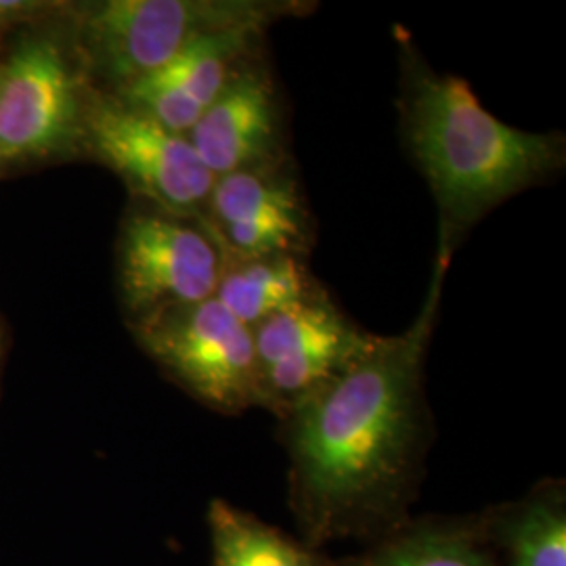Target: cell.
Returning a JSON list of instances; mask_svg holds the SVG:
<instances>
[{
    "mask_svg": "<svg viewBox=\"0 0 566 566\" xmlns=\"http://www.w3.org/2000/svg\"><path fill=\"white\" fill-rule=\"evenodd\" d=\"M122 306L130 325L217 294L224 256L200 219L139 202L124 217L116 245Z\"/></svg>",
    "mask_w": 566,
    "mask_h": 566,
    "instance_id": "6",
    "label": "cell"
},
{
    "mask_svg": "<svg viewBox=\"0 0 566 566\" xmlns=\"http://www.w3.org/2000/svg\"><path fill=\"white\" fill-rule=\"evenodd\" d=\"M206 521L212 566H344L221 497L210 502Z\"/></svg>",
    "mask_w": 566,
    "mask_h": 566,
    "instance_id": "15",
    "label": "cell"
},
{
    "mask_svg": "<svg viewBox=\"0 0 566 566\" xmlns=\"http://www.w3.org/2000/svg\"><path fill=\"white\" fill-rule=\"evenodd\" d=\"M449 263L437 250L413 324L395 336L374 334L353 364L277 420L287 506L306 546L374 544L411 521L434 439L426 357Z\"/></svg>",
    "mask_w": 566,
    "mask_h": 566,
    "instance_id": "1",
    "label": "cell"
},
{
    "mask_svg": "<svg viewBox=\"0 0 566 566\" xmlns=\"http://www.w3.org/2000/svg\"><path fill=\"white\" fill-rule=\"evenodd\" d=\"M266 30L235 28L189 42L160 70L109 93L164 128L187 135L243 65L264 53Z\"/></svg>",
    "mask_w": 566,
    "mask_h": 566,
    "instance_id": "11",
    "label": "cell"
},
{
    "mask_svg": "<svg viewBox=\"0 0 566 566\" xmlns=\"http://www.w3.org/2000/svg\"><path fill=\"white\" fill-rule=\"evenodd\" d=\"M500 566H566V485L546 479L479 514Z\"/></svg>",
    "mask_w": 566,
    "mask_h": 566,
    "instance_id": "12",
    "label": "cell"
},
{
    "mask_svg": "<svg viewBox=\"0 0 566 566\" xmlns=\"http://www.w3.org/2000/svg\"><path fill=\"white\" fill-rule=\"evenodd\" d=\"M344 566H500L481 516L409 521Z\"/></svg>",
    "mask_w": 566,
    "mask_h": 566,
    "instance_id": "14",
    "label": "cell"
},
{
    "mask_svg": "<svg viewBox=\"0 0 566 566\" xmlns=\"http://www.w3.org/2000/svg\"><path fill=\"white\" fill-rule=\"evenodd\" d=\"M82 145L128 185L139 202L200 219L214 185L187 135L172 133L109 93L86 95Z\"/></svg>",
    "mask_w": 566,
    "mask_h": 566,
    "instance_id": "5",
    "label": "cell"
},
{
    "mask_svg": "<svg viewBox=\"0 0 566 566\" xmlns=\"http://www.w3.org/2000/svg\"><path fill=\"white\" fill-rule=\"evenodd\" d=\"M39 2H23V0H0V28L25 20L41 11Z\"/></svg>",
    "mask_w": 566,
    "mask_h": 566,
    "instance_id": "16",
    "label": "cell"
},
{
    "mask_svg": "<svg viewBox=\"0 0 566 566\" xmlns=\"http://www.w3.org/2000/svg\"><path fill=\"white\" fill-rule=\"evenodd\" d=\"M200 221L224 261L269 254L308 259L315 243V219L292 160L217 177Z\"/></svg>",
    "mask_w": 566,
    "mask_h": 566,
    "instance_id": "8",
    "label": "cell"
},
{
    "mask_svg": "<svg viewBox=\"0 0 566 566\" xmlns=\"http://www.w3.org/2000/svg\"><path fill=\"white\" fill-rule=\"evenodd\" d=\"M269 413H283L338 376L371 343L374 334L348 319L327 290L252 327Z\"/></svg>",
    "mask_w": 566,
    "mask_h": 566,
    "instance_id": "9",
    "label": "cell"
},
{
    "mask_svg": "<svg viewBox=\"0 0 566 566\" xmlns=\"http://www.w3.org/2000/svg\"><path fill=\"white\" fill-rule=\"evenodd\" d=\"M395 39L401 139L437 203V250L453 259L486 214L565 170V133L495 118L464 78L437 72L403 28Z\"/></svg>",
    "mask_w": 566,
    "mask_h": 566,
    "instance_id": "2",
    "label": "cell"
},
{
    "mask_svg": "<svg viewBox=\"0 0 566 566\" xmlns=\"http://www.w3.org/2000/svg\"><path fill=\"white\" fill-rule=\"evenodd\" d=\"M133 329L168 380L203 407L223 416L269 411L252 329L214 296L163 311Z\"/></svg>",
    "mask_w": 566,
    "mask_h": 566,
    "instance_id": "4",
    "label": "cell"
},
{
    "mask_svg": "<svg viewBox=\"0 0 566 566\" xmlns=\"http://www.w3.org/2000/svg\"><path fill=\"white\" fill-rule=\"evenodd\" d=\"M325 292L308 261L292 254H269L224 261L214 298L245 327L308 303Z\"/></svg>",
    "mask_w": 566,
    "mask_h": 566,
    "instance_id": "13",
    "label": "cell"
},
{
    "mask_svg": "<svg viewBox=\"0 0 566 566\" xmlns=\"http://www.w3.org/2000/svg\"><path fill=\"white\" fill-rule=\"evenodd\" d=\"M84 103L81 76L60 42H23L0 65V163L42 158L81 143Z\"/></svg>",
    "mask_w": 566,
    "mask_h": 566,
    "instance_id": "7",
    "label": "cell"
},
{
    "mask_svg": "<svg viewBox=\"0 0 566 566\" xmlns=\"http://www.w3.org/2000/svg\"><path fill=\"white\" fill-rule=\"evenodd\" d=\"M187 139L214 179L292 160L282 95L266 51L227 82Z\"/></svg>",
    "mask_w": 566,
    "mask_h": 566,
    "instance_id": "10",
    "label": "cell"
},
{
    "mask_svg": "<svg viewBox=\"0 0 566 566\" xmlns=\"http://www.w3.org/2000/svg\"><path fill=\"white\" fill-rule=\"evenodd\" d=\"M308 0H103L76 13L78 60L102 93H118L160 70L189 42L235 28L269 30L306 18Z\"/></svg>",
    "mask_w": 566,
    "mask_h": 566,
    "instance_id": "3",
    "label": "cell"
}]
</instances>
